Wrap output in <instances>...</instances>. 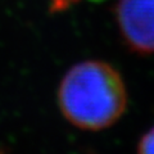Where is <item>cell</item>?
Wrapping results in <instances>:
<instances>
[{"instance_id": "1", "label": "cell", "mask_w": 154, "mask_h": 154, "mask_svg": "<svg viewBox=\"0 0 154 154\" xmlns=\"http://www.w3.org/2000/svg\"><path fill=\"white\" fill-rule=\"evenodd\" d=\"M60 110L76 127L99 131L112 126L127 107V90L121 75L102 60L73 66L58 89Z\"/></svg>"}, {"instance_id": "2", "label": "cell", "mask_w": 154, "mask_h": 154, "mask_svg": "<svg viewBox=\"0 0 154 154\" xmlns=\"http://www.w3.org/2000/svg\"><path fill=\"white\" fill-rule=\"evenodd\" d=\"M117 26L130 50L141 55L154 53V0H118Z\"/></svg>"}, {"instance_id": "3", "label": "cell", "mask_w": 154, "mask_h": 154, "mask_svg": "<svg viewBox=\"0 0 154 154\" xmlns=\"http://www.w3.org/2000/svg\"><path fill=\"white\" fill-rule=\"evenodd\" d=\"M137 152L140 153H154V127L145 132L137 143Z\"/></svg>"}]
</instances>
